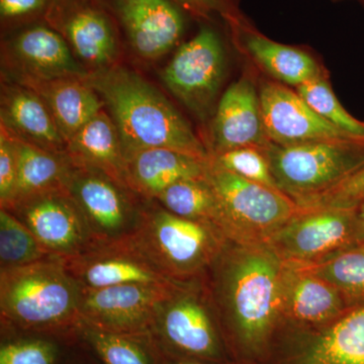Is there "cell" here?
Returning <instances> with one entry per match:
<instances>
[{"label":"cell","instance_id":"cell-10","mask_svg":"<svg viewBox=\"0 0 364 364\" xmlns=\"http://www.w3.org/2000/svg\"><path fill=\"white\" fill-rule=\"evenodd\" d=\"M45 20L64 38L90 73L117 65L123 38L104 2L53 0Z\"/></svg>","mask_w":364,"mask_h":364},{"label":"cell","instance_id":"cell-34","mask_svg":"<svg viewBox=\"0 0 364 364\" xmlns=\"http://www.w3.org/2000/svg\"><path fill=\"white\" fill-rule=\"evenodd\" d=\"M364 202V165L323 195L301 205L303 208H355Z\"/></svg>","mask_w":364,"mask_h":364},{"label":"cell","instance_id":"cell-2","mask_svg":"<svg viewBox=\"0 0 364 364\" xmlns=\"http://www.w3.org/2000/svg\"><path fill=\"white\" fill-rule=\"evenodd\" d=\"M86 81L116 124L126 157L141 150L167 148L210 159V151L188 122L136 72L117 64L90 73Z\"/></svg>","mask_w":364,"mask_h":364},{"label":"cell","instance_id":"cell-16","mask_svg":"<svg viewBox=\"0 0 364 364\" xmlns=\"http://www.w3.org/2000/svg\"><path fill=\"white\" fill-rule=\"evenodd\" d=\"M282 301L284 320L312 334L324 331L351 311L331 284L298 263L284 260Z\"/></svg>","mask_w":364,"mask_h":364},{"label":"cell","instance_id":"cell-18","mask_svg":"<svg viewBox=\"0 0 364 364\" xmlns=\"http://www.w3.org/2000/svg\"><path fill=\"white\" fill-rule=\"evenodd\" d=\"M67 269L82 289H97L123 284L176 287L127 242L97 246L71 259H64Z\"/></svg>","mask_w":364,"mask_h":364},{"label":"cell","instance_id":"cell-29","mask_svg":"<svg viewBox=\"0 0 364 364\" xmlns=\"http://www.w3.org/2000/svg\"><path fill=\"white\" fill-rule=\"evenodd\" d=\"M298 264L334 287L350 310L364 306V244L343 249L318 262Z\"/></svg>","mask_w":364,"mask_h":364},{"label":"cell","instance_id":"cell-23","mask_svg":"<svg viewBox=\"0 0 364 364\" xmlns=\"http://www.w3.org/2000/svg\"><path fill=\"white\" fill-rule=\"evenodd\" d=\"M66 149L76 166L97 170L129 188L123 143L116 124L105 109L72 136Z\"/></svg>","mask_w":364,"mask_h":364},{"label":"cell","instance_id":"cell-4","mask_svg":"<svg viewBox=\"0 0 364 364\" xmlns=\"http://www.w3.org/2000/svg\"><path fill=\"white\" fill-rule=\"evenodd\" d=\"M151 264L177 284L200 274L218 260L227 245L215 227L146 205L138 231L126 241Z\"/></svg>","mask_w":364,"mask_h":364},{"label":"cell","instance_id":"cell-32","mask_svg":"<svg viewBox=\"0 0 364 364\" xmlns=\"http://www.w3.org/2000/svg\"><path fill=\"white\" fill-rule=\"evenodd\" d=\"M296 92L306 104L335 128L354 138L364 139V122L352 117L339 102L324 76L304 83Z\"/></svg>","mask_w":364,"mask_h":364},{"label":"cell","instance_id":"cell-17","mask_svg":"<svg viewBox=\"0 0 364 364\" xmlns=\"http://www.w3.org/2000/svg\"><path fill=\"white\" fill-rule=\"evenodd\" d=\"M259 98L265 133L275 145L354 138L318 116L296 91L286 85L265 82L261 86Z\"/></svg>","mask_w":364,"mask_h":364},{"label":"cell","instance_id":"cell-15","mask_svg":"<svg viewBox=\"0 0 364 364\" xmlns=\"http://www.w3.org/2000/svg\"><path fill=\"white\" fill-rule=\"evenodd\" d=\"M116 20L123 41L147 61L171 51L186 30L189 14L172 0H100Z\"/></svg>","mask_w":364,"mask_h":364},{"label":"cell","instance_id":"cell-9","mask_svg":"<svg viewBox=\"0 0 364 364\" xmlns=\"http://www.w3.org/2000/svg\"><path fill=\"white\" fill-rule=\"evenodd\" d=\"M212 23L203 21L161 73L170 92L202 119L210 114L225 73L224 44Z\"/></svg>","mask_w":364,"mask_h":364},{"label":"cell","instance_id":"cell-30","mask_svg":"<svg viewBox=\"0 0 364 364\" xmlns=\"http://www.w3.org/2000/svg\"><path fill=\"white\" fill-rule=\"evenodd\" d=\"M75 339L2 331L0 364H66V346Z\"/></svg>","mask_w":364,"mask_h":364},{"label":"cell","instance_id":"cell-14","mask_svg":"<svg viewBox=\"0 0 364 364\" xmlns=\"http://www.w3.org/2000/svg\"><path fill=\"white\" fill-rule=\"evenodd\" d=\"M4 78H86L90 72L79 63L64 38L49 23L36 21L2 33Z\"/></svg>","mask_w":364,"mask_h":364},{"label":"cell","instance_id":"cell-28","mask_svg":"<svg viewBox=\"0 0 364 364\" xmlns=\"http://www.w3.org/2000/svg\"><path fill=\"white\" fill-rule=\"evenodd\" d=\"M153 200L171 214L215 227L227 238L224 215L207 177L176 182Z\"/></svg>","mask_w":364,"mask_h":364},{"label":"cell","instance_id":"cell-13","mask_svg":"<svg viewBox=\"0 0 364 364\" xmlns=\"http://www.w3.org/2000/svg\"><path fill=\"white\" fill-rule=\"evenodd\" d=\"M7 210L28 227L50 255L71 259L95 247L85 215L65 188L30 196Z\"/></svg>","mask_w":364,"mask_h":364},{"label":"cell","instance_id":"cell-40","mask_svg":"<svg viewBox=\"0 0 364 364\" xmlns=\"http://www.w3.org/2000/svg\"><path fill=\"white\" fill-rule=\"evenodd\" d=\"M80 364H85V363H80Z\"/></svg>","mask_w":364,"mask_h":364},{"label":"cell","instance_id":"cell-1","mask_svg":"<svg viewBox=\"0 0 364 364\" xmlns=\"http://www.w3.org/2000/svg\"><path fill=\"white\" fill-rule=\"evenodd\" d=\"M236 245L218 258L220 328L234 363L269 364L284 320L282 260L265 243Z\"/></svg>","mask_w":364,"mask_h":364},{"label":"cell","instance_id":"cell-20","mask_svg":"<svg viewBox=\"0 0 364 364\" xmlns=\"http://www.w3.org/2000/svg\"><path fill=\"white\" fill-rule=\"evenodd\" d=\"M0 124L14 138L55 153L67 155L66 142L44 100L36 91L2 78Z\"/></svg>","mask_w":364,"mask_h":364},{"label":"cell","instance_id":"cell-33","mask_svg":"<svg viewBox=\"0 0 364 364\" xmlns=\"http://www.w3.org/2000/svg\"><path fill=\"white\" fill-rule=\"evenodd\" d=\"M210 158L213 161L228 171L233 172L248 181L257 182L268 188L279 191L272 176L267 157L265 156L264 152L258 148H237L220 154L210 155Z\"/></svg>","mask_w":364,"mask_h":364},{"label":"cell","instance_id":"cell-3","mask_svg":"<svg viewBox=\"0 0 364 364\" xmlns=\"http://www.w3.org/2000/svg\"><path fill=\"white\" fill-rule=\"evenodd\" d=\"M80 296V284L67 269L65 261L56 256L0 269L4 331L75 339L81 323Z\"/></svg>","mask_w":364,"mask_h":364},{"label":"cell","instance_id":"cell-22","mask_svg":"<svg viewBox=\"0 0 364 364\" xmlns=\"http://www.w3.org/2000/svg\"><path fill=\"white\" fill-rule=\"evenodd\" d=\"M13 81L32 88L44 100L66 144L85 124L105 109L102 98L88 85L86 78Z\"/></svg>","mask_w":364,"mask_h":364},{"label":"cell","instance_id":"cell-31","mask_svg":"<svg viewBox=\"0 0 364 364\" xmlns=\"http://www.w3.org/2000/svg\"><path fill=\"white\" fill-rule=\"evenodd\" d=\"M32 232L9 210H0V269L23 267L49 257Z\"/></svg>","mask_w":364,"mask_h":364},{"label":"cell","instance_id":"cell-7","mask_svg":"<svg viewBox=\"0 0 364 364\" xmlns=\"http://www.w3.org/2000/svg\"><path fill=\"white\" fill-rule=\"evenodd\" d=\"M65 188L85 215L95 247L124 243L138 231L146 205L111 177L73 164Z\"/></svg>","mask_w":364,"mask_h":364},{"label":"cell","instance_id":"cell-5","mask_svg":"<svg viewBox=\"0 0 364 364\" xmlns=\"http://www.w3.org/2000/svg\"><path fill=\"white\" fill-rule=\"evenodd\" d=\"M280 191L299 205L338 186L364 165V139L270 143L262 150Z\"/></svg>","mask_w":364,"mask_h":364},{"label":"cell","instance_id":"cell-24","mask_svg":"<svg viewBox=\"0 0 364 364\" xmlns=\"http://www.w3.org/2000/svg\"><path fill=\"white\" fill-rule=\"evenodd\" d=\"M231 25L242 33L244 46L251 57L280 82L296 88L322 75L317 62L303 50L273 42L243 28L240 20Z\"/></svg>","mask_w":364,"mask_h":364},{"label":"cell","instance_id":"cell-35","mask_svg":"<svg viewBox=\"0 0 364 364\" xmlns=\"http://www.w3.org/2000/svg\"><path fill=\"white\" fill-rule=\"evenodd\" d=\"M53 0H0L1 32L44 21Z\"/></svg>","mask_w":364,"mask_h":364},{"label":"cell","instance_id":"cell-19","mask_svg":"<svg viewBox=\"0 0 364 364\" xmlns=\"http://www.w3.org/2000/svg\"><path fill=\"white\" fill-rule=\"evenodd\" d=\"M270 143L263 124L259 93L250 79H239L218 102L212 123L210 155L243 147L264 150Z\"/></svg>","mask_w":364,"mask_h":364},{"label":"cell","instance_id":"cell-8","mask_svg":"<svg viewBox=\"0 0 364 364\" xmlns=\"http://www.w3.org/2000/svg\"><path fill=\"white\" fill-rule=\"evenodd\" d=\"M179 289L158 311L151 337L167 358L234 363L220 324L195 294Z\"/></svg>","mask_w":364,"mask_h":364},{"label":"cell","instance_id":"cell-11","mask_svg":"<svg viewBox=\"0 0 364 364\" xmlns=\"http://www.w3.org/2000/svg\"><path fill=\"white\" fill-rule=\"evenodd\" d=\"M280 259L310 264L358 245L355 208H301L267 243Z\"/></svg>","mask_w":364,"mask_h":364},{"label":"cell","instance_id":"cell-21","mask_svg":"<svg viewBox=\"0 0 364 364\" xmlns=\"http://www.w3.org/2000/svg\"><path fill=\"white\" fill-rule=\"evenodd\" d=\"M208 164V160L181 151L167 148L141 150L127 157V184L136 196L153 200L176 182L205 177Z\"/></svg>","mask_w":364,"mask_h":364},{"label":"cell","instance_id":"cell-12","mask_svg":"<svg viewBox=\"0 0 364 364\" xmlns=\"http://www.w3.org/2000/svg\"><path fill=\"white\" fill-rule=\"evenodd\" d=\"M186 287L123 284L90 289L81 287V322L105 331L150 336L162 304Z\"/></svg>","mask_w":364,"mask_h":364},{"label":"cell","instance_id":"cell-25","mask_svg":"<svg viewBox=\"0 0 364 364\" xmlns=\"http://www.w3.org/2000/svg\"><path fill=\"white\" fill-rule=\"evenodd\" d=\"M76 342L100 364H164L165 355L150 336L105 331L81 322Z\"/></svg>","mask_w":364,"mask_h":364},{"label":"cell","instance_id":"cell-6","mask_svg":"<svg viewBox=\"0 0 364 364\" xmlns=\"http://www.w3.org/2000/svg\"><path fill=\"white\" fill-rule=\"evenodd\" d=\"M208 181L221 207L228 240L235 244L267 243L301 210L277 189L237 176L208 159Z\"/></svg>","mask_w":364,"mask_h":364},{"label":"cell","instance_id":"cell-27","mask_svg":"<svg viewBox=\"0 0 364 364\" xmlns=\"http://www.w3.org/2000/svg\"><path fill=\"white\" fill-rule=\"evenodd\" d=\"M308 364H364V306L353 309L313 337Z\"/></svg>","mask_w":364,"mask_h":364},{"label":"cell","instance_id":"cell-39","mask_svg":"<svg viewBox=\"0 0 364 364\" xmlns=\"http://www.w3.org/2000/svg\"><path fill=\"white\" fill-rule=\"evenodd\" d=\"M164 364H236V363H207V361L189 360V359H179L167 358L165 356Z\"/></svg>","mask_w":364,"mask_h":364},{"label":"cell","instance_id":"cell-36","mask_svg":"<svg viewBox=\"0 0 364 364\" xmlns=\"http://www.w3.org/2000/svg\"><path fill=\"white\" fill-rule=\"evenodd\" d=\"M18 179V154L16 141L1 127L0 130V205L9 210L13 203Z\"/></svg>","mask_w":364,"mask_h":364},{"label":"cell","instance_id":"cell-38","mask_svg":"<svg viewBox=\"0 0 364 364\" xmlns=\"http://www.w3.org/2000/svg\"><path fill=\"white\" fill-rule=\"evenodd\" d=\"M358 244H364V202L355 208Z\"/></svg>","mask_w":364,"mask_h":364},{"label":"cell","instance_id":"cell-26","mask_svg":"<svg viewBox=\"0 0 364 364\" xmlns=\"http://www.w3.org/2000/svg\"><path fill=\"white\" fill-rule=\"evenodd\" d=\"M14 141L18 154V179L9 208L30 196L65 188L73 168L68 155L55 154L16 138Z\"/></svg>","mask_w":364,"mask_h":364},{"label":"cell","instance_id":"cell-37","mask_svg":"<svg viewBox=\"0 0 364 364\" xmlns=\"http://www.w3.org/2000/svg\"><path fill=\"white\" fill-rule=\"evenodd\" d=\"M191 18L200 21H214L223 18L230 23L239 20L236 0H172Z\"/></svg>","mask_w":364,"mask_h":364}]
</instances>
